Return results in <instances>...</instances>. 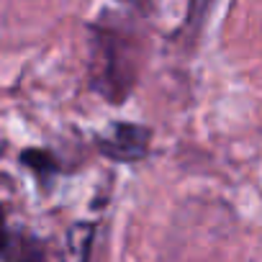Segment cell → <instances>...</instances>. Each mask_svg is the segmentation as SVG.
Wrapping results in <instances>:
<instances>
[{
	"label": "cell",
	"mask_w": 262,
	"mask_h": 262,
	"mask_svg": "<svg viewBox=\"0 0 262 262\" xmlns=\"http://www.w3.org/2000/svg\"><path fill=\"white\" fill-rule=\"evenodd\" d=\"M137 49L126 34L105 26L90 39V88L111 105H121L137 85Z\"/></svg>",
	"instance_id": "cell-1"
},
{
	"label": "cell",
	"mask_w": 262,
	"mask_h": 262,
	"mask_svg": "<svg viewBox=\"0 0 262 262\" xmlns=\"http://www.w3.org/2000/svg\"><path fill=\"white\" fill-rule=\"evenodd\" d=\"M149 144H152V128L144 123H131V121L111 123L105 134L95 139L98 152L105 160L121 162V165H134L144 160L149 155Z\"/></svg>",
	"instance_id": "cell-2"
},
{
	"label": "cell",
	"mask_w": 262,
	"mask_h": 262,
	"mask_svg": "<svg viewBox=\"0 0 262 262\" xmlns=\"http://www.w3.org/2000/svg\"><path fill=\"white\" fill-rule=\"evenodd\" d=\"M0 262H49L44 242L21 226H11L3 206H0Z\"/></svg>",
	"instance_id": "cell-3"
},
{
	"label": "cell",
	"mask_w": 262,
	"mask_h": 262,
	"mask_svg": "<svg viewBox=\"0 0 262 262\" xmlns=\"http://www.w3.org/2000/svg\"><path fill=\"white\" fill-rule=\"evenodd\" d=\"M98 226L93 221H75L67 226L59 244V262H90Z\"/></svg>",
	"instance_id": "cell-4"
},
{
	"label": "cell",
	"mask_w": 262,
	"mask_h": 262,
	"mask_svg": "<svg viewBox=\"0 0 262 262\" xmlns=\"http://www.w3.org/2000/svg\"><path fill=\"white\" fill-rule=\"evenodd\" d=\"M18 162H21L26 170L34 172V178L41 183L44 190L52 188L54 178H57L59 170H62L59 162H57V157H54L49 149H39V147H29V149H24V152L18 155Z\"/></svg>",
	"instance_id": "cell-5"
}]
</instances>
